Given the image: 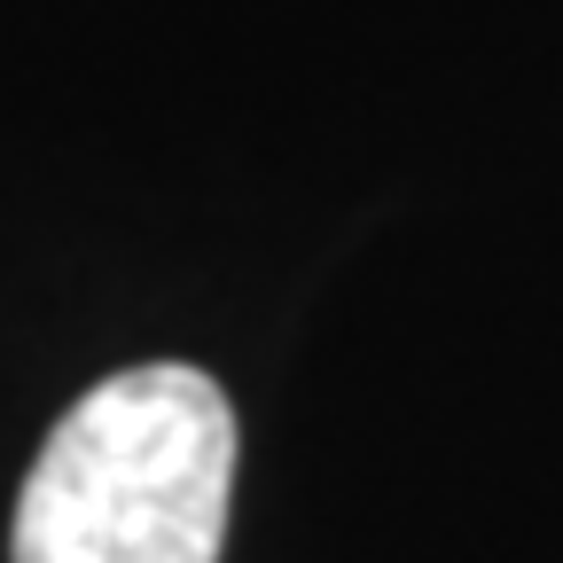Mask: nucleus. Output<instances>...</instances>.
I'll return each mask as SVG.
<instances>
[{
  "label": "nucleus",
  "instance_id": "obj_1",
  "mask_svg": "<svg viewBox=\"0 0 563 563\" xmlns=\"http://www.w3.org/2000/svg\"><path fill=\"white\" fill-rule=\"evenodd\" d=\"M235 407L188 361L102 376L70 407L9 525V563H220Z\"/></svg>",
  "mask_w": 563,
  "mask_h": 563
}]
</instances>
